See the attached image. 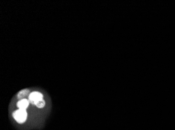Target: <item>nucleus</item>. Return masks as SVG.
Returning <instances> with one entry per match:
<instances>
[{
    "mask_svg": "<svg viewBox=\"0 0 175 130\" xmlns=\"http://www.w3.org/2000/svg\"><path fill=\"white\" fill-rule=\"evenodd\" d=\"M46 102L45 101L44 99H42V100H40L39 102H37L36 106L37 107H38V108H43L44 106H45Z\"/></svg>",
    "mask_w": 175,
    "mask_h": 130,
    "instance_id": "39448f33",
    "label": "nucleus"
},
{
    "mask_svg": "<svg viewBox=\"0 0 175 130\" xmlns=\"http://www.w3.org/2000/svg\"><path fill=\"white\" fill-rule=\"evenodd\" d=\"M29 104H30L29 100L26 98H24V99H22L19 100L17 102L16 105H17V107L18 108V109L26 110L28 108Z\"/></svg>",
    "mask_w": 175,
    "mask_h": 130,
    "instance_id": "7ed1b4c3",
    "label": "nucleus"
},
{
    "mask_svg": "<svg viewBox=\"0 0 175 130\" xmlns=\"http://www.w3.org/2000/svg\"><path fill=\"white\" fill-rule=\"evenodd\" d=\"M43 99V95L39 92H32L28 96V100L31 104L36 105L40 100Z\"/></svg>",
    "mask_w": 175,
    "mask_h": 130,
    "instance_id": "f03ea898",
    "label": "nucleus"
},
{
    "mask_svg": "<svg viewBox=\"0 0 175 130\" xmlns=\"http://www.w3.org/2000/svg\"><path fill=\"white\" fill-rule=\"evenodd\" d=\"M12 116L18 123H24L27 118V113L26 110L18 109L12 113Z\"/></svg>",
    "mask_w": 175,
    "mask_h": 130,
    "instance_id": "f257e3e1",
    "label": "nucleus"
},
{
    "mask_svg": "<svg viewBox=\"0 0 175 130\" xmlns=\"http://www.w3.org/2000/svg\"><path fill=\"white\" fill-rule=\"evenodd\" d=\"M30 94V91L28 89H23V90L20 91V92L17 94V98L18 99H24L27 96H29Z\"/></svg>",
    "mask_w": 175,
    "mask_h": 130,
    "instance_id": "20e7f679",
    "label": "nucleus"
}]
</instances>
